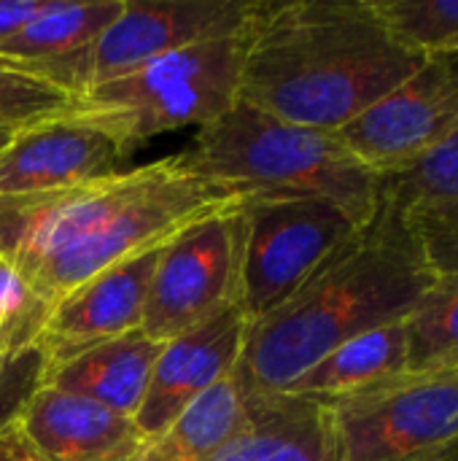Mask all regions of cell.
Wrapping results in <instances>:
<instances>
[{
    "mask_svg": "<svg viewBox=\"0 0 458 461\" xmlns=\"http://www.w3.org/2000/svg\"><path fill=\"white\" fill-rule=\"evenodd\" d=\"M421 62L373 0H262L246 38L238 103L340 132Z\"/></svg>",
    "mask_w": 458,
    "mask_h": 461,
    "instance_id": "cell-1",
    "label": "cell"
},
{
    "mask_svg": "<svg viewBox=\"0 0 458 461\" xmlns=\"http://www.w3.org/2000/svg\"><path fill=\"white\" fill-rule=\"evenodd\" d=\"M437 273L408 216L383 194L356 230L278 311L251 324L240 375L251 394L289 392L351 338L408 319Z\"/></svg>",
    "mask_w": 458,
    "mask_h": 461,
    "instance_id": "cell-2",
    "label": "cell"
},
{
    "mask_svg": "<svg viewBox=\"0 0 458 461\" xmlns=\"http://www.w3.org/2000/svg\"><path fill=\"white\" fill-rule=\"evenodd\" d=\"M178 162L238 194L321 197L359 227L373 221L383 200V178L337 132L292 124L246 103L200 127Z\"/></svg>",
    "mask_w": 458,
    "mask_h": 461,
    "instance_id": "cell-3",
    "label": "cell"
},
{
    "mask_svg": "<svg viewBox=\"0 0 458 461\" xmlns=\"http://www.w3.org/2000/svg\"><path fill=\"white\" fill-rule=\"evenodd\" d=\"M246 38L248 30L151 59L86 89L67 113L105 130L132 159L157 135L200 130L238 105Z\"/></svg>",
    "mask_w": 458,
    "mask_h": 461,
    "instance_id": "cell-4",
    "label": "cell"
},
{
    "mask_svg": "<svg viewBox=\"0 0 458 461\" xmlns=\"http://www.w3.org/2000/svg\"><path fill=\"white\" fill-rule=\"evenodd\" d=\"M229 186L192 176L178 162V154L154 162L148 181L94 232L70 243L40 262L24 284L51 311L65 294L86 284L97 273L132 259L143 251L170 243L189 224L240 200Z\"/></svg>",
    "mask_w": 458,
    "mask_h": 461,
    "instance_id": "cell-5",
    "label": "cell"
},
{
    "mask_svg": "<svg viewBox=\"0 0 458 461\" xmlns=\"http://www.w3.org/2000/svg\"><path fill=\"white\" fill-rule=\"evenodd\" d=\"M240 211V294L248 324L289 303L308 278L356 232L337 205L321 197L243 194Z\"/></svg>",
    "mask_w": 458,
    "mask_h": 461,
    "instance_id": "cell-6",
    "label": "cell"
},
{
    "mask_svg": "<svg viewBox=\"0 0 458 461\" xmlns=\"http://www.w3.org/2000/svg\"><path fill=\"white\" fill-rule=\"evenodd\" d=\"M327 405L343 461L458 456V370L405 373Z\"/></svg>",
    "mask_w": 458,
    "mask_h": 461,
    "instance_id": "cell-7",
    "label": "cell"
},
{
    "mask_svg": "<svg viewBox=\"0 0 458 461\" xmlns=\"http://www.w3.org/2000/svg\"><path fill=\"white\" fill-rule=\"evenodd\" d=\"M262 0H124L121 14L81 54L46 70L43 78L73 100L173 51L246 32Z\"/></svg>",
    "mask_w": 458,
    "mask_h": 461,
    "instance_id": "cell-8",
    "label": "cell"
},
{
    "mask_svg": "<svg viewBox=\"0 0 458 461\" xmlns=\"http://www.w3.org/2000/svg\"><path fill=\"white\" fill-rule=\"evenodd\" d=\"M240 294V211L238 200L178 232L162 251L140 330L154 343L238 305Z\"/></svg>",
    "mask_w": 458,
    "mask_h": 461,
    "instance_id": "cell-9",
    "label": "cell"
},
{
    "mask_svg": "<svg viewBox=\"0 0 458 461\" xmlns=\"http://www.w3.org/2000/svg\"><path fill=\"white\" fill-rule=\"evenodd\" d=\"M458 124V49L427 57L400 86L362 111L337 135L381 178L397 176Z\"/></svg>",
    "mask_w": 458,
    "mask_h": 461,
    "instance_id": "cell-10",
    "label": "cell"
},
{
    "mask_svg": "<svg viewBox=\"0 0 458 461\" xmlns=\"http://www.w3.org/2000/svg\"><path fill=\"white\" fill-rule=\"evenodd\" d=\"M124 151L97 124L57 113L13 130L0 151V200L73 189L127 170Z\"/></svg>",
    "mask_w": 458,
    "mask_h": 461,
    "instance_id": "cell-11",
    "label": "cell"
},
{
    "mask_svg": "<svg viewBox=\"0 0 458 461\" xmlns=\"http://www.w3.org/2000/svg\"><path fill=\"white\" fill-rule=\"evenodd\" d=\"M248 330L251 324L243 311L232 305L162 343L143 405L132 419L143 446L159 438L189 402L240 365Z\"/></svg>",
    "mask_w": 458,
    "mask_h": 461,
    "instance_id": "cell-12",
    "label": "cell"
},
{
    "mask_svg": "<svg viewBox=\"0 0 458 461\" xmlns=\"http://www.w3.org/2000/svg\"><path fill=\"white\" fill-rule=\"evenodd\" d=\"M165 246L97 273L54 303L35 343L46 354V365L140 330L148 286Z\"/></svg>",
    "mask_w": 458,
    "mask_h": 461,
    "instance_id": "cell-13",
    "label": "cell"
},
{
    "mask_svg": "<svg viewBox=\"0 0 458 461\" xmlns=\"http://www.w3.org/2000/svg\"><path fill=\"white\" fill-rule=\"evenodd\" d=\"M13 427L40 461H132L143 448L130 416L51 386L27 400Z\"/></svg>",
    "mask_w": 458,
    "mask_h": 461,
    "instance_id": "cell-14",
    "label": "cell"
},
{
    "mask_svg": "<svg viewBox=\"0 0 458 461\" xmlns=\"http://www.w3.org/2000/svg\"><path fill=\"white\" fill-rule=\"evenodd\" d=\"M213 461H343L327 402L256 394L248 427Z\"/></svg>",
    "mask_w": 458,
    "mask_h": 461,
    "instance_id": "cell-15",
    "label": "cell"
},
{
    "mask_svg": "<svg viewBox=\"0 0 458 461\" xmlns=\"http://www.w3.org/2000/svg\"><path fill=\"white\" fill-rule=\"evenodd\" d=\"M162 343L143 330L84 348L62 362L46 365L43 386L84 397L113 413L135 419L143 405Z\"/></svg>",
    "mask_w": 458,
    "mask_h": 461,
    "instance_id": "cell-16",
    "label": "cell"
},
{
    "mask_svg": "<svg viewBox=\"0 0 458 461\" xmlns=\"http://www.w3.org/2000/svg\"><path fill=\"white\" fill-rule=\"evenodd\" d=\"M254 397L235 367L227 378L189 402L175 421L132 461H213L251 421Z\"/></svg>",
    "mask_w": 458,
    "mask_h": 461,
    "instance_id": "cell-17",
    "label": "cell"
},
{
    "mask_svg": "<svg viewBox=\"0 0 458 461\" xmlns=\"http://www.w3.org/2000/svg\"><path fill=\"white\" fill-rule=\"evenodd\" d=\"M408 373V324L405 319L375 327L319 359L289 392L319 402L373 389Z\"/></svg>",
    "mask_w": 458,
    "mask_h": 461,
    "instance_id": "cell-18",
    "label": "cell"
},
{
    "mask_svg": "<svg viewBox=\"0 0 458 461\" xmlns=\"http://www.w3.org/2000/svg\"><path fill=\"white\" fill-rule=\"evenodd\" d=\"M124 0H49L46 8L0 43V59L43 76L92 46L116 22Z\"/></svg>",
    "mask_w": 458,
    "mask_h": 461,
    "instance_id": "cell-19",
    "label": "cell"
},
{
    "mask_svg": "<svg viewBox=\"0 0 458 461\" xmlns=\"http://www.w3.org/2000/svg\"><path fill=\"white\" fill-rule=\"evenodd\" d=\"M383 194L410 224L458 219V132L402 173L383 178Z\"/></svg>",
    "mask_w": 458,
    "mask_h": 461,
    "instance_id": "cell-20",
    "label": "cell"
},
{
    "mask_svg": "<svg viewBox=\"0 0 458 461\" xmlns=\"http://www.w3.org/2000/svg\"><path fill=\"white\" fill-rule=\"evenodd\" d=\"M408 373L458 370V273H443L405 319Z\"/></svg>",
    "mask_w": 458,
    "mask_h": 461,
    "instance_id": "cell-21",
    "label": "cell"
},
{
    "mask_svg": "<svg viewBox=\"0 0 458 461\" xmlns=\"http://www.w3.org/2000/svg\"><path fill=\"white\" fill-rule=\"evenodd\" d=\"M373 5L418 57L458 49V0H373Z\"/></svg>",
    "mask_w": 458,
    "mask_h": 461,
    "instance_id": "cell-22",
    "label": "cell"
},
{
    "mask_svg": "<svg viewBox=\"0 0 458 461\" xmlns=\"http://www.w3.org/2000/svg\"><path fill=\"white\" fill-rule=\"evenodd\" d=\"M70 105V92L59 89L43 76L0 59V127L22 130L40 119L65 113Z\"/></svg>",
    "mask_w": 458,
    "mask_h": 461,
    "instance_id": "cell-23",
    "label": "cell"
},
{
    "mask_svg": "<svg viewBox=\"0 0 458 461\" xmlns=\"http://www.w3.org/2000/svg\"><path fill=\"white\" fill-rule=\"evenodd\" d=\"M46 354L30 346L19 354H0V432L13 427L27 400L43 386Z\"/></svg>",
    "mask_w": 458,
    "mask_h": 461,
    "instance_id": "cell-24",
    "label": "cell"
},
{
    "mask_svg": "<svg viewBox=\"0 0 458 461\" xmlns=\"http://www.w3.org/2000/svg\"><path fill=\"white\" fill-rule=\"evenodd\" d=\"M421 235L429 262L437 276L458 273V219L451 221H432V224H413Z\"/></svg>",
    "mask_w": 458,
    "mask_h": 461,
    "instance_id": "cell-25",
    "label": "cell"
},
{
    "mask_svg": "<svg viewBox=\"0 0 458 461\" xmlns=\"http://www.w3.org/2000/svg\"><path fill=\"white\" fill-rule=\"evenodd\" d=\"M49 0H0V43L35 19Z\"/></svg>",
    "mask_w": 458,
    "mask_h": 461,
    "instance_id": "cell-26",
    "label": "cell"
},
{
    "mask_svg": "<svg viewBox=\"0 0 458 461\" xmlns=\"http://www.w3.org/2000/svg\"><path fill=\"white\" fill-rule=\"evenodd\" d=\"M0 461H40L32 448L24 443L16 427H8L0 432Z\"/></svg>",
    "mask_w": 458,
    "mask_h": 461,
    "instance_id": "cell-27",
    "label": "cell"
},
{
    "mask_svg": "<svg viewBox=\"0 0 458 461\" xmlns=\"http://www.w3.org/2000/svg\"><path fill=\"white\" fill-rule=\"evenodd\" d=\"M11 135H13V130H5V127H0V151H3V146L11 140Z\"/></svg>",
    "mask_w": 458,
    "mask_h": 461,
    "instance_id": "cell-28",
    "label": "cell"
},
{
    "mask_svg": "<svg viewBox=\"0 0 458 461\" xmlns=\"http://www.w3.org/2000/svg\"><path fill=\"white\" fill-rule=\"evenodd\" d=\"M451 461H458V456H456V459H451Z\"/></svg>",
    "mask_w": 458,
    "mask_h": 461,
    "instance_id": "cell-29",
    "label": "cell"
},
{
    "mask_svg": "<svg viewBox=\"0 0 458 461\" xmlns=\"http://www.w3.org/2000/svg\"><path fill=\"white\" fill-rule=\"evenodd\" d=\"M448 221H451V219H448ZM429 224H432V221H429Z\"/></svg>",
    "mask_w": 458,
    "mask_h": 461,
    "instance_id": "cell-30",
    "label": "cell"
},
{
    "mask_svg": "<svg viewBox=\"0 0 458 461\" xmlns=\"http://www.w3.org/2000/svg\"><path fill=\"white\" fill-rule=\"evenodd\" d=\"M456 132H458V124H456Z\"/></svg>",
    "mask_w": 458,
    "mask_h": 461,
    "instance_id": "cell-31",
    "label": "cell"
}]
</instances>
